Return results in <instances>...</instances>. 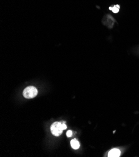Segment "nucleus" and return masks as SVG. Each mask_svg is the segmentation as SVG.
<instances>
[{
    "mask_svg": "<svg viewBox=\"0 0 139 157\" xmlns=\"http://www.w3.org/2000/svg\"><path fill=\"white\" fill-rule=\"evenodd\" d=\"M120 155V151L117 148L112 149L109 153H108V156L109 157H119Z\"/></svg>",
    "mask_w": 139,
    "mask_h": 157,
    "instance_id": "nucleus-3",
    "label": "nucleus"
},
{
    "mask_svg": "<svg viewBox=\"0 0 139 157\" xmlns=\"http://www.w3.org/2000/svg\"><path fill=\"white\" fill-rule=\"evenodd\" d=\"M38 90L32 86L26 87L23 93V95L24 98L27 99H31L35 98L38 95Z\"/></svg>",
    "mask_w": 139,
    "mask_h": 157,
    "instance_id": "nucleus-1",
    "label": "nucleus"
},
{
    "mask_svg": "<svg viewBox=\"0 0 139 157\" xmlns=\"http://www.w3.org/2000/svg\"><path fill=\"white\" fill-rule=\"evenodd\" d=\"M119 8H120V6H119V5H116V6H114L113 8L110 7L109 9H110L111 10H112L114 13H118V12L119 11Z\"/></svg>",
    "mask_w": 139,
    "mask_h": 157,
    "instance_id": "nucleus-5",
    "label": "nucleus"
},
{
    "mask_svg": "<svg viewBox=\"0 0 139 157\" xmlns=\"http://www.w3.org/2000/svg\"><path fill=\"white\" fill-rule=\"evenodd\" d=\"M71 145L72 148L75 149V150L78 149L79 148V147H80V144H79V142L76 139H73V140H71Z\"/></svg>",
    "mask_w": 139,
    "mask_h": 157,
    "instance_id": "nucleus-4",
    "label": "nucleus"
},
{
    "mask_svg": "<svg viewBox=\"0 0 139 157\" xmlns=\"http://www.w3.org/2000/svg\"><path fill=\"white\" fill-rule=\"evenodd\" d=\"M64 130L63 125L60 122H54L51 127V131L53 135L58 136L60 135Z\"/></svg>",
    "mask_w": 139,
    "mask_h": 157,
    "instance_id": "nucleus-2",
    "label": "nucleus"
},
{
    "mask_svg": "<svg viewBox=\"0 0 139 157\" xmlns=\"http://www.w3.org/2000/svg\"><path fill=\"white\" fill-rule=\"evenodd\" d=\"M62 125H63V129H64V130H66V129L67 128V126H66V124L64 123H62Z\"/></svg>",
    "mask_w": 139,
    "mask_h": 157,
    "instance_id": "nucleus-7",
    "label": "nucleus"
},
{
    "mask_svg": "<svg viewBox=\"0 0 139 157\" xmlns=\"http://www.w3.org/2000/svg\"><path fill=\"white\" fill-rule=\"evenodd\" d=\"M66 135H67V136H68V137H71V136H72V131H71V130L68 131V132H67Z\"/></svg>",
    "mask_w": 139,
    "mask_h": 157,
    "instance_id": "nucleus-6",
    "label": "nucleus"
}]
</instances>
